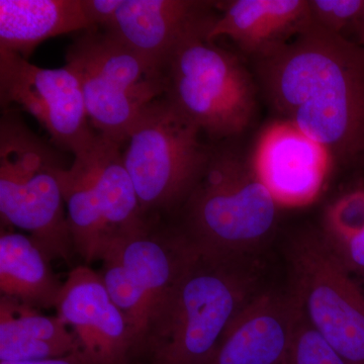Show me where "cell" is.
<instances>
[{
  "label": "cell",
  "mask_w": 364,
  "mask_h": 364,
  "mask_svg": "<svg viewBox=\"0 0 364 364\" xmlns=\"http://www.w3.org/2000/svg\"><path fill=\"white\" fill-rule=\"evenodd\" d=\"M256 78L286 123L318 144L331 164L364 163V47L312 25L253 59Z\"/></svg>",
  "instance_id": "cell-1"
},
{
  "label": "cell",
  "mask_w": 364,
  "mask_h": 364,
  "mask_svg": "<svg viewBox=\"0 0 364 364\" xmlns=\"http://www.w3.org/2000/svg\"><path fill=\"white\" fill-rule=\"evenodd\" d=\"M232 142L210 145L207 166L182 207L181 233L203 255L241 261L272 236L279 205L253 160Z\"/></svg>",
  "instance_id": "cell-2"
},
{
  "label": "cell",
  "mask_w": 364,
  "mask_h": 364,
  "mask_svg": "<svg viewBox=\"0 0 364 364\" xmlns=\"http://www.w3.org/2000/svg\"><path fill=\"white\" fill-rule=\"evenodd\" d=\"M256 294L241 261L196 251L151 326L141 353L146 364L207 363Z\"/></svg>",
  "instance_id": "cell-3"
},
{
  "label": "cell",
  "mask_w": 364,
  "mask_h": 364,
  "mask_svg": "<svg viewBox=\"0 0 364 364\" xmlns=\"http://www.w3.org/2000/svg\"><path fill=\"white\" fill-rule=\"evenodd\" d=\"M179 43L162 66L164 95L213 143L236 140L257 111V86L240 57L208 39L210 26Z\"/></svg>",
  "instance_id": "cell-4"
},
{
  "label": "cell",
  "mask_w": 364,
  "mask_h": 364,
  "mask_svg": "<svg viewBox=\"0 0 364 364\" xmlns=\"http://www.w3.org/2000/svg\"><path fill=\"white\" fill-rule=\"evenodd\" d=\"M61 157L6 109L0 119V213L25 230L49 256L68 257L74 248L64 212Z\"/></svg>",
  "instance_id": "cell-5"
},
{
  "label": "cell",
  "mask_w": 364,
  "mask_h": 364,
  "mask_svg": "<svg viewBox=\"0 0 364 364\" xmlns=\"http://www.w3.org/2000/svg\"><path fill=\"white\" fill-rule=\"evenodd\" d=\"M196 250L181 232L165 234L152 218L105 239L97 260L109 296L123 312L141 355L146 337Z\"/></svg>",
  "instance_id": "cell-6"
},
{
  "label": "cell",
  "mask_w": 364,
  "mask_h": 364,
  "mask_svg": "<svg viewBox=\"0 0 364 364\" xmlns=\"http://www.w3.org/2000/svg\"><path fill=\"white\" fill-rule=\"evenodd\" d=\"M202 134L164 97L132 126L123 159L145 217L183 207L210 158Z\"/></svg>",
  "instance_id": "cell-7"
},
{
  "label": "cell",
  "mask_w": 364,
  "mask_h": 364,
  "mask_svg": "<svg viewBox=\"0 0 364 364\" xmlns=\"http://www.w3.org/2000/svg\"><path fill=\"white\" fill-rule=\"evenodd\" d=\"M65 65L80 83L91 127L122 145L143 109L164 95L161 69L98 28L73 41Z\"/></svg>",
  "instance_id": "cell-8"
},
{
  "label": "cell",
  "mask_w": 364,
  "mask_h": 364,
  "mask_svg": "<svg viewBox=\"0 0 364 364\" xmlns=\"http://www.w3.org/2000/svg\"><path fill=\"white\" fill-rule=\"evenodd\" d=\"M291 294L306 322L348 364H364V294L321 232L291 242Z\"/></svg>",
  "instance_id": "cell-9"
},
{
  "label": "cell",
  "mask_w": 364,
  "mask_h": 364,
  "mask_svg": "<svg viewBox=\"0 0 364 364\" xmlns=\"http://www.w3.org/2000/svg\"><path fill=\"white\" fill-rule=\"evenodd\" d=\"M0 98L2 107L16 105L35 117L53 145L74 158L97 146L100 136L91 129L80 83L66 65L42 68L0 50Z\"/></svg>",
  "instance_id": "cell-10"
},
{
  "label": "cell",
  "mask_w": 364,
  "mask_h": 364,
  "mask_svg": "<svg viewBox=\"0 0 364 364\" xmlns=\"http://www.w3.org/2000/svg\"><path fill=\"white\" fill-rule=\"evenodd\" d=\"M54 308L57 317L73 329L81 354L90 364H129L136 358L127 318L100 273L88 267L72 269Z\"/></svg>",
  "instance_id": "cell-11"
},
{
  "label": "cell",
  "mask_w": 364,
  "mask_h": 364,
  "mask_svg": "<svg viewBox=\"0 0 364 364\" xmlns=\"http://www.w3.org/2000/svg\"><path fill=\"white\" fill-rule=\"evenodd\" d=\"M217 2L200 0H119L100 30L159 67L182 40L214 23Z\"/></svg>",
  "instance_id": "cell-12"
},
{
  "label": "cell",
  "mask_w": 364,
  "mask_h": 364,
  "mask_svg": "<svg viewBox=\"0 0 364 364\" xmlns=\"http://www.w3.org/2000/svg\"><path fill=\"white\" fill-rule=\"evenodd\" d=\"M252 160L261 181L284 207L313 202L322 189L330 164L318 144L286 122L268 127Z\"/></svg>",
  "instance_id": "cell-13"
},
{
  "label": "cell",
  "mask_w": 364,
  "mask_h": 364,
  "mask_svg": "<svg viewBox=\"0 0 364 364\" xmlns=\"http://www.w3.org/2000/svg\"><path fill=\"white\" fill-rule=\"evenodd\" d=\"M301 310L289 294H256L205 364H284Z\"/></svg>",
  "instance_id": "cell-14"
},
{
  "label": "cell",
  "mask_w": 364,
  "mask_h": 364,
  "mask_svg": "<svg viewBox=\"0 0 364 364\" xmlns=\"http://www.w3.org/2000/svg\"><path fill=\"white\" fill-rule=\"evenodd\" d=\"M217 7L221 14L208 39L228 37L252 60L277 51L312 25L308 0H230Z\"/></svg>",
  "instance_id": "cell-15"
},
{
  "label": "cell",
  "mask_w": 364,
  "mask_h": 364,
  "mask_svg": "<svg viewBox=\"0 0 364 364\" xmlns=\"http://www.w3.org/2000/svg\"><path fill=\"white\" fill-rule=\"evenodd\" d=\"M91 28L83 0H0V50L26 59L50 38Z\"/></svg>",
  "instance_id": "cell-16"
},
{
  "label": "cell",
  "mask_w": 364,
  "mask_h": 364,
  "mask_svg": "<svg viewBox=\"0 0 364 364\" xmlns=\"http://www.w3.org/2000/svg\"><path fill=\"white\" fill-rule=\"evenodd\" d=\"M76 352H80L77 340L57 316L48 317L33 306L1 296L0 361L42 360Z\"/></svg>",
  "instance_id": "cell-17"
},
{
  "label": "cell",
  "mask_w": 364,
  "mask_h": 364,
  "mask_svg": "<svg viewBox=\"0 0 364 364\" xmlns=\"http://www.w3.org/2000/svg\"><path fill=\"white\" fill-rule=\"evenodd\" d=\"M62 284L55 279L48 254L32 237L2 233L0 237V291L31 306H55Z\"/></svg>",
  "instance_id": "cell-18"
},
{
  "label": "cell",
  "mask_w": 364,
  "mask_h": 364,
  "mask_svg": "<svg viewBox=\"0 0 364 364\" xmlns=\"http://www.w3.org/2000/svg\"><path fill=\"white\" fill-rule=\"evenodd\" d=\"M95 148L90 154L74 158L71 167L59 171L74 248L87 262L97 260L98 250L107 237L93 174Z\"/></svg>",
  "instance_id": "cell-19"
},
{
  "label": "cell",
  "mask_w": 364,
  "mask_h": 364,
  "mask_svg": "<svg viewBox=\"0 0 364 364\" xmlns=\"http://www.w3.org/2000/svg\"><path fill=\"white\" fill-rule=\"evenodd\" d=\"M100 136L92 155L93 174L107 237L145 219L123 159V145Z\"/></svg>",
  "instance_id": "cell-20"
},
{
  "label": "cell",
  "mask_w": 364,
  "mask_h": 364,
  "mask_svg": "<svg viewBox=\"0 0 364 364\" xmlns=\"http://www.w3.org/2000/svg\"><path fill=\"white\" fill-rule=\"evenodd\" d=\"M284 364L348 363L313 329L301 312L291 349Z\"/></svg>",
  "instance_id": "cell-21"
},
{
  "label": "cell",
  "mask_w": 364,
  "mask_h": 364,
  "mask_svg": "<svg viewBox=\"0 0 364 364\" xmlns=\"http://www.w3.org/2000/svg\"><path fill=\"white\" fill-rule=\"evenodd\" d=\"M308 2L314 25L342 36L347 31L352 32L364 11V0H308Z\"/></svg>",
  "instance_id": "cell-22"
},
{
  "label": "cell",
  "mask_w": 364,
  "mask_h": 364,
  "mask_svg": "<svg viewBox=\"0 0 364 364\" xmlns=\"http://www.w3.org/2000/svg\"><path fill=\"white\" fill-rule=\"evenodd\" d=\"M329 248L348 272H364V229L347 240L329 246Z\"/></svg>",
  "instance_id": "cell-23"
},
{
  "label": "cell",
  "mask_w": 364,
  "mask_h": 364,
  "mask_svg": "<svg viewBox=\"0 0 364 364\" xmlns=\"http://www.w3.org/2000/svg\"><path fill=\"white\" fill-rule=\"evenodd\" d=\"M0 364H90L86 360L85 356L81 352L69 354V355L61 356V358H55L49 359H42V360L21 361V363H4L0 361Z\"/></svg>",
  "instance_id": "cell-24"
},
{
  "label": "cell",
  "mask_w": 364,
  "mask_h": 364,
  "mask_svg": "<svg viewBox=\"0 0 364 364\" xmlns=\"http://www.w3.org/2000/svg\"><path fill=\"white\" fill-rule=\"evenodd\" d=\"M352 33L355 35V42L364 47V11L363 13L361 14L360 18L356 21L355 26H354L353 30H352Z\"/></svg>",
  "instance_id": "cell-25"
}]
</instances>
